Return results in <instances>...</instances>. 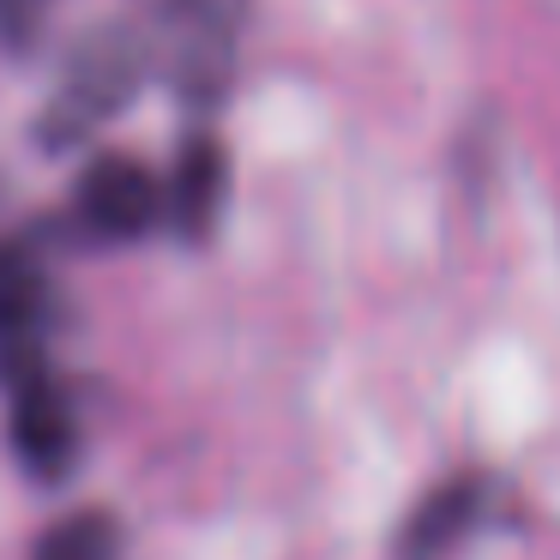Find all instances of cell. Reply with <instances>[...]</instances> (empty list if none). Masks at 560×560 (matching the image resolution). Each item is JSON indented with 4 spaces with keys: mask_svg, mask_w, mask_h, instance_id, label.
<instances>
[{
    "mask_svg": "<svg viewBox=\"0 0 560 560\" xmlns=\"http://www.w3.org/2000/svg\"><path fill=\"white\" fill-rule=\"evenodd\" d=\"M55 230L19 223L0 230V355L55 343L61 326V290H55Z\"/></svg>",
    "mask_w": 560,
    "mask_h": 560,
    "instance_id": "obj_5",
    "label": "cell"
},
{
    "mask_svg": "<svg viewBox=\"0 0 560 560\" xmlns=\"http://www.w3.org/2000/svg\"><path fill=\"white\" fill-rule=\"evenodd\" d=\"M506 518V488L488 470H458L440 488H428L398 524V560H458L470 542H482Z\"/></svg>",
    "mask_w": 560,
    "mask_h": 560,
    "instance_id": "obj_6",
    "label": "cell"
},
{
    "mask_svg": "<svg viewBox=\"0 0 560 560\" xmlns=\"http://www.w3.org/2000/svg\"><path fill=\"white\" fill-rule=\"evenodd\" d=\"M55 13H61V0H0V49L13 55V61L37 55Z\"/></svg>",
    "mask_w": 560,
    "mask_h": 560,
    "instance_id": "obj_9",
    "label": "cell"
},
{
    "mask_svg": "<svg viewBox=\"0 0 560 560\" xmlns=\"http://www.w3.org/2000/svg\"><path fill=\"white\" fill-rule=\"evenodd\" d=\"M151 85V61L139 49L133 25L109 19V25H91L73 49L61 55V73H55L49 97L37 109V145L49 158L67 151H85L139 91Z\"/></svg>",
    "mask_w": 560,
    "mask_h": 560,
    "instance_id": "obj_2",
    "label": "cell"
},
{
    "mask_svg": "<svg viewBox=\"0 0 560 560\" xmlns=\"http://www.w3.org/2000/svg\"><path fill=\"white\" fill-rule=\"evenodd\" d=\"M254 0H127V25L151 61V79L170 85L194 115H211L235 85Z\"/></svg>",
    "mask_w": 560,
    "mask_h": 560,
    "instance_id": "obj_1",
    "label": "cell"
},
{
    "mask_svg": "<svg viewBox=\"0 0 560 560\" xmlns=\"http://www.w3.org/2000/svg\"><path fill=\"white\" fill-rule=\"evenodd\" d=\"M121 555H127V536L115 524V512H103V506L55 518L37 536V548H31V560H121Z\"/></svg>",
    "mask_w": 560,
    "mask_h": 560,
    "instance_id": "obj_8",
    "label": "cell"
},
{
    "mask_svg": "<svg viewBox=\"0 0 560 560\" xmlns=\"http://www.w3.org/2000/svg\"><path fill=\"white\" fill-rule=\"evenodd\" d=\"M163 194H170V235L187 247L211 242L223 206H230V151L211 127H194L175 145V163L163 175Z\"/></svg>",
    "mask_w": 560,
    "mask_h": 560,
    "instance_id": "obj_7",
    "label": "cell"
},
{
    "mask_svg": "<svg viewBox=\"0 0 560 560\" xmlns=\"http://www.w3.org/2000/svg\"><path fill=\"white\" fill-rule=\"evenodd\" d=\"M55 242L73 247H133L145 235H170V194L151 163L133 151H97L79 163L67 206L49 218Z\"/></svg>",
    "mask_w": 560,
    "mask_h": 560,
    "instance_id": "obj_4",
    "label": "cell"
},
{
    "mask_svg": "<svg viewBox=\"0 0 560 560\" xmlns=\"http://www.w3.org/2000/svg\"><path fill=\"white\" fill-rule=\"evenodd\" d=\"M0 410H7V446L37 482H67L85 458V410L55 362V343L0 355Z\"/></svg>",
    "mask_w": 560,
    "mask_h": 560,
    "instance_id": "obj_3",
    "label": "cell"
}]
</instances>
